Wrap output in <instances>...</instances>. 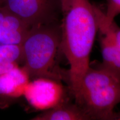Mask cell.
<instances>
[{
  "instance_id": "6",
  "label": "cell",
  "mask_w": 120,
  "mask_h": 120,
  "mask_svg": "<svg viewBox=\"0 0 120 120\" xmlns=\"http://www.w3.org/2000/svg\"><path fill=\"white\" fill-rule=\"evenodd\" d=\"M23 96L34 109L43 111L55 107L71 96L62 82L44 77L36 78L29 81Z\"/></svg>"
},
{
  "instance_id": "1",
  "label": "cell",
  "mask_w": 120,
  "mask_h": 120,
  "mask_svg": "<svg viewBox=\"0 0 120 120\" xmlns=\"http://www.w3.org/2000/svg\"><path fill=\"white\" fill-rule=\"evenodd\" d=\"M60 27L61 49L70 65L67 87L73 98L90 65L98 32L94 4L89 0H61Z\"/></svg>"
},
{
  "instance_id": "8",
  "label": "cell",
  "mask_w": 120,
  "mask_h": 120,
  "mask_svg": "<svg viewBox=\"0 0 120 120\" xmlns=\"http://www.w3.org/2000/svg\"><path fill=\"white\" fill-rule=\"evenodd\" d=\"M30 81V76L23 67L19 64L0 75V96L17 98L23 96Z\"/></svg>"
},
{
  "instance_id": "13",
  "label": "cell",
  "mask_w": 120,
  "mask_h": 120,
  "mask_svg": "<svg viewBox=\"0 0 120 120\" xmlns=\"http://www.w3.org/2000/svg\"><path fill=\"white\" fill-rule=\"evenodd\" d=\"M3 2V0H0V6L2 5Z\"/></svg>"
},
{
  "instance_id": "3",
  "label": "cell",
  "mask_w": 120,
  "mask_h": 120,
  "mask_svg": "<svg viewBox=\"0 0 120 120\" xmlns=\"http://www.w3.org/2000/svg\"><path fill=\"white\" fill-rule=\"evenodd\" d=\"M73 98L91 120H113V109L120 103V79L90 64Z\"/></svg>"
},
{
  "instance_id": "7",
  "label": "cell",
  "mask_w": 120,
  "mask_h": 120,
  "mask_svg": "<svg viewBox=\"0 0 120 120\" xmlns=\"http://www.w3.org/2000/svg\"><path fill=\"white\" fill-rule=\"evenodd\" d=\"M31 28L4 6H0V43L21 45Z\"/></svg>"
},
{
  "instance_id": "9",
  "label": "cell",
  "mask_w": 120,
  "mask_h": 120,
  "mask_svg": "<svg viewBox=\"0 0 120 120\" xmlns=\"http://www.w3.org/2000/svg\"><path fill=\"white\" fill-rule=\"evenodd\" d=\"M35 120H91L89 116L75 102L70 99L37 115Z\"/></svg>"
},
{
  "instance_id": "14",
  "label": "cell",
  "mask_w": 120,
  "mask_h": 120,
  "mask_svg": "<svg viewBox=\"0 0 120 120\" xmlns=\"http://www.w3.org/2000/svg\"><path fill=\"white\" fill-rule=\"evenodd\" d=\"M0 45H1V43H0Z\"/></svg>"
},
{
  "instance_id": "10",
  "label": "cell",
  "mask_w": 120,
  "mask_h": 120,
  "mask_svg": "<svg viewBox=\"0 0 120 120\" xmlns=\"http://www.w3.org/2000/svg\"><path fill=\"white\" fill-rule=\"evenodd\" d=\"M22 62L21 45H0V75Z\"/></svg>"
},
{
  "instance_id": "4",
  "label": "cell",
  "mask_w": 120,
  "mask_h": 120,
  "mask_svg": "<svg viewBox=\"0 0 120 120\" xmlns=\"http://www.w3.org/2000/svg\"><path fill=\"white\" fill-rule=\"evenodd\" d=\"M2 5L30 27L61 21V0H3Z\"/></svg>"
},
{
  "instance_id": "2",
  "label": "cell",
  "mask_w": 120,
  "mask_h": 120,
  "mask_svg": "<svg viewBox=\"0 0 120 120\" xmlns=\"http://www.w3.org/2000/svg\"><path fill=\"white\" fill-rule=\"evenodd\" d=\"M61 37L60 22L30 28L21 45V63L30 78H48L67 85L68 70L60 64L63 55Z\"/></svg>"
},
{
  "instance_id": "12",
  "label": "cell",
  "mask_w": 120,
  "mask_h": 120,
  "mask_svg": "<svg viewBox=\"0 0 120 120\" xmlns=\"http://www.w3.org/2000/svg\"><path fill=\"white\" fill-rule=\"evenodd\" d=\"M113 120H120V112H115L113 117Z\"/></svg>"
},
{
  "instance_id": "11",
  "label": "cell",
  "mask_w": 120,
  "mask_h": 120,
  "mask_svg": "<svg viewBox=\"0 0 120 120\" xmlns=\"http://www.w3.org/2000/svg\"><path fill=\"white\" fill-rule=\"evenodd\" d=\"M105 17L108 22L115 20V17L120 14V0H107Z\"/></svg>"
},
{
  "instance_id": "5",
  "label": "cell",
  "mask_w": 120,
  "mask_h": 120,
  "mask_svg": "<svg viewBox=\"0 0 120 120\" xmlns=\"http://www.w3.org/2000/svg\"><path fill=\"white\" fill-rule=\"evenodd\" d=\"M96 16L102 62L95 66L103 68L120 79V27L115 20L107 22L105 12L94 4Z\"/></svg>"
}]
</instances>
